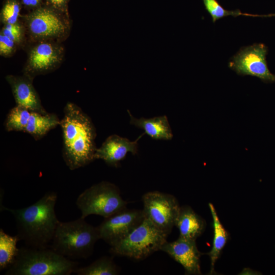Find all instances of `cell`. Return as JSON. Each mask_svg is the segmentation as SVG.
Returning a JSON list of instances; mask_svg holds the SVG:
<instances>
[{
  "instance_id": "cell-22",
  "label": "cell",
  "mask_w": 275,
  "mask_h": 275,
  "mask_svg": "<svg viewBox=\"0 0 275 275\" xmlns=\"http://www.w3.org/2000/svg\"><path fill=\"white\" fill-rule=\"evenodd\" d=\"M205 9L212 18V22L228 16L236 17L243 15L255 17L256 15L242 13L239 10L230 11L225 9L216 0H203Z\"/></svg>"
},
{
  "instance_id": "cell-18",
  "label": "cell",
  "mask_w": 275,
  "mask_h": 275,
  "mask_svg": "<svg viewBox=\"0 0 275 275\" xmlns=\"http://www.w3.org/2000/svg\"><path fill=\"white\" fill-rule=\"evenodd\" d=\"M60 121L54 113L41 114L31 112L24 132L37 141L43 138L50 130L60 125Z\"/></svg>"
},
{
  "instance_id": "cell-24",
  "label": "cell",
  "mask_w": 275,
  "mask_h": 275,
  "mask_svg": "<svg viewBox=\"0 0 275 275\" xmlns=\"http://www.w3.org/2000/svg\"><path fill=\"white\" fill-rule=\"evenodd\" d=\"M20 12V5L17 0H7L1 10V22L4 25L19 21Z\"/></svg>"
},
{
  "instance_id": "cell-28",
  "label": "cell",
  "mask_w": 275,
  "mask_h": 275,
  "mask_svg": "<svg viewBox=\"0 0 275 275\" xmlns=\"http://www.w3.org/2000/svg\"><path fill=\"white\" fill-rule=\"evenodd\" d=\"M272 16H275V13H274V14H268V15H261V17H272Z\"/></svg>"
},
{
  "instance_id": "cell-6",
  "label": "cell",
  "mask_w": 275,
  "mask_h": 275,
  "mask_svg": "<svg viewBox=\"0 0 275 275\" xmlns=\"http://www.w3.org/2000/svg\"><path fill=\"white\" fill-rule=\"evenodd\" d=\"M168 236L145 216L141 224L126 237L111 246L109 252L114 255L143 260L160 250L167 242Z\"/></svg>"
},
{
  "instance_id": "cell-4",
  "label": "cell",
  "mask_w": 275,
  "mask_h": 275,
  "mask_svg": "<svg viewBox=\"0 0 275 275\" xmlns=\"http://www.w3.org/2000/svg\"><path fill=\"white\" fill-rule=\"evenodd\" d=\"M99 239L97 227L93 226L80 217L67 222L60 221L50 248L67 258H87L92 254Z\"/></svg>"
},
{
  "instance_id": "cell-16",
  "label": "cell",
  "mask_w": 275,
  "mask_h": 275,
  "mask_svg": "<svg viewBox=\"0 0 275 275\" xmlns=\"http://www.w3.org/2000/svg\"><path fill=\"white\" fill-rule=\"evenodd\" d=\"M130 116V124L144 130L145 133L154 140H170L173 135L166 116L146 119L134 118L127 110Z\"/></svg>"
},
{
  "instance_id": "cell-2",
  "label": "cell",
  "mask_w": 275,
  "mask_h": 275,
  "mask_svg": "<svg viewBox=\"0 0 275 275\" xmlns=\"http://www.w3.org/2000/svg\"><path fill=\"white\" fill-rule=\"evenodd\" d=\"M57 195L48 192L32 205L20 209L3 207L13 216L17 235L28 246L38 249L49 248L59 221L55 206Z\"/></svg>"
},
{
  "instance_id": "cell-10",
  "label": "cell",
  "mask_w": 275,
  "mask_h": 275,
  "mask_svg": "<svg viewBox=\"0 0 275 275\" xmlns=\"http://www.w3.org/2000/svg\"><path fill=\"white\" fill-rule=\"evenodd\" d=\"M267 47L263 44H254L242 47L231 59L229 67L240 75H250L265 82H275V74L267 66Z\"/></svg>"
},
{
  "instance_id": "cell-1",
  "label": "cell",
  "mask_w": 275,
  "mask_h": 275,
  "mask_svg": "<svg viewBox=\"0 0 275 275\" xmlns=\"http://www.w3.org/2000/svg\"><path fill=\"white\" fill-rule=\"evenodd\" d=\"M60 125L63 134V158L70 170L95 160L96 129L91 118L76 104L65 105Z\"/></svg>"
},
{
  "instance_id": "cell-11",
  "label": "cell",
  "mask_w": 275,
  "mask_h": 275,
  "mask_svg": "<svg viewBox=\"0 0 275 275\" xmlns=\"http://www.w3.org/2000/svg\"><path fill=\"white\" fill-rule=\"evenodd\" d=\"M145 218L142 210L126 208L104 218L97 226L100 239L111 246L126 237Z\"/></svg>"
},
{
  "instance_id": "cell-14",
  "label": "cell",
  "mask_w": 275,
  "mask_h": 275,
  "mask_svg": "<svg viewBox=\"0 0 275 275\" xmlns=\"http://www.w3.org/2000/svg\"><path fill=\"white\" fill-rule=\"evenodd\" d=\"M6 80L11 87L16 105L23 106L31 112L47 113L33 85V79L23 74L22 76L8 75Z\"/></svg>"
},
{
  "instance_id": "cell-23",
  "label": "cell",
  "mask_w": 275,
  "mask_h": 275,
  "mask_svg": "<svg viewBox=\"0 0 275 275\" xmlns=\"http://www.w3.org/2000/svg\"><path fill=\"white\" fill-rule=\"evenodd\" d=\"M0 34L14 41L18 47L21 46L25 40V28L23 22L20 21L15 23L4 24Z\"/></svg>"
},
{
  "instance_id": "cell-12",
  "label": "cell",
  "mask_w": 275,
  "mask_h": 275,
  "mask_svg": "<svg viewBox=\"0 0 275 275\" xmlns=\"http://www.w3.org/2000/svg\"><path fill=\"white\" fill-rule=\"evenodd\" d=\"M160 251L181 264L185 274H201L200 258L203 254L198 250L196 240L179 237L174 241L166 242Z\"/></svg>"
},
{
  "instance_id": "cell-15",
  "label": "cell",
  "mask_w": 275,
  "mask_h": 275,
  "mask_svg": "<svg viewBox=\"0 0 275 275\" xmlns=\"http://www.w3.org/2000/svg\"><path fill=\"white\" fill-rule=\"evenodd\" d=\"M175 226L179 231V237L196 240L204 232L206 222L191 207L184 205L180 206Z\"/></svg>"
},
{
  "instance_id": "cell-7",
  "label": "cell",
  "mask_w": 275,
  "mask_h": 275,
  "mask_svg": "<svg viewBox=\"0 0 275 275\" xmlns=\"http://www.w3.org/2000/svg\"><path fill=\"white\" fill-rule=\"evenodd\" d=\"M127 203L121 197L114 184L102 181L81 193L76 205L81 211V217L95 214L106 218L126 208Z\"/></svg>"
},
{
  "instance_id": "cell-21",
  "label": "cell",
  "mask_w": 275,
  "mask_h": 275,
  "mask_svg": "<svg viewBox=\"0 0 275 275\" xmlns=\"http://www.w3.org/2000/svg\"><path fill=\"white\" fill-rule=\"evenodd\" d=\"M31 114V111L19 105L12 108L8 113L5 127L7 131L24 132Z\"/></svg>"
},
{
  "instance_id": "cell-25",
  "label": "cell",
  "mask_w": 275,
  "mask_h": 275,
  "mask_svg": "<svg viewBox=\"0 0 275 275\" xmlns=\"http://www.w3.org/2000/svg\"><path fill=\"white\" fill-rule=\"evenodd\" d=\"M18 47L17 44L7 37L0 34V55L8 58L12 56Z\"/></svg>"
},
{
  "instance_id": "cell-9",
  "label": "cell",
  "mask_w": 275,
  "mask_h": 275,
  "mask_svg": "<svg viewBox=\"0 0 275 275\" xmlns=\"http://www.w3.org/2000/svg\"><path fill=\"white\" fill-rule=\"evenodd\" d=\"M142 201L145 217L169 235L180 208L177 199L171 194L152 191L145 194Z\"/></svg>"
},
{
  "instance_id": "cell-8",
  "label": "cell",
  "mask_w": 275,
  "mask_h": 275,
  "mask_svg": "<svg viewBox=\"0 0 275 275\" xmlns=\"http://www.w3.org/2000/svg\"><path fill=\"white\" fill-rule=\"evenodd\" d=\"M65 49L61 43L40 41L31 43L28 51L23 75L32 79L57 69L62 63Z\"/></svg>"
},
{
  "instance_id": "cell-17",
  "label": "cell",
  "mask_w": 275,
  "mask_h": 275,
  "mask_svg": "<svg viewBox=\"0 0 275 275\" xmlns=\"http://www.w3.org/2000/svg\"><path fill=\"white\" fill-rule=\"evenodd\" d=\"M208 206L213 219V238L212 249L206 254L210 259L209 274H215V264L229 240V234L221 223L213 205L209 203Z\"/></svg>"
},
{
  "instance_id": "cell-26",
  "label": "cell",
  "mask_w": 275,
  "mask_h": 275,
  "mask_svg": "<svg viewBox=\"0 0 275 275\" xmlns=\"http://www.w3.org/2000/svg\"><path fill=\"white\" fill-rule=\"evenodd\" d=\"M51 5V7L63 13L68 0H47Z\"/></svg>"
},
{
  "instance_id": "cell-27",
  "label": "cell",
  "mask_w": 275,
  "mask_h": 275,
  "mask_svg": "<svg viewBox=\"0 0 275 275\" xmlns=\"http://www.w3.org/2000/svg\"><path fill=\"white\" fill-rule=\"evenodd\" d=\"M43 0H22V3L26 7L37 9L40 7Z\"/></svg>"
},
{
  "instance_id": "cell-19",
  "label": "cell",
  "mask_w": 275,
  "mask_h": 275,
  "mask_svg": "<svg viewBox=\"0 0 275 275\" xmlns=\"http://www.w3.org/2000/svg\"><path fill=\"white\" fill-rule=\"evenodd\" d=\"M17 235H10L0 229V270L8 269L15 261L19 249L16 246L19 241Z\"/></svg>"
},
{
  "instance_id": "cell-3",
  "label": "cell",
  "mask_w": 275,
  "mask_h": 275,
  "mask_svg": "<svg viewBox=\"0 0 275 275\" xmlns=\"http://www.w3.org/2000/svg\"><path fill=\"white\" fill-rule=\"evenodd\" d=\"M77 265L50 248L22 247L5 274L69 275L74 273Z\"/></svg>"
},
{
  "instance_id": "cell-20",
  "label": "cell",
  "mask_w": 275,
  "mask_h": 275,
  "mask_svg": "<svg viewBox=\"0 0 275 275\" xmlns=\"http://www.w3.org/2000/svg\"><path fill=\"white\" fill-rule=\"evenodd\" d=\"M74 273L78 275H116L119 274V269L112 257L103 256L88 266L77 267Z\"/></svg>"
},
{
  "instance_id": "cell-5",
  "label": "cell",
  "mask_w": 275,
  "mask_h": 275,
  "mask_svg": "<svg viewBox=\"0 0 275 275\" xmlns=\"http://www.w3.org/2000/svg\"><path fill=\"white\" fill-rule=\"evenodd\" d=\"M63 13L52 7L40 6L25 15L22 22L30 42L64 41L70 34L71 22Z\"/></svg>"
},
{
  "instance_id": "cell-13",
  "label": "cell",
  "mask_w": 275,
  "mask_h": 275,
  "mask_svg": "<svg viewBox=\"0 0 275 275\" xmlns=\"http://www.w3.org/2000/svg\"><path fill=\"white\" fill-rule=\"evenodd\" d=\"M144 134L141 135L134 141H130L116 134L109 136L101 146L96 149L95 159H100L108 166L118 167L128 152L133 155L138 153V141Z\"/></svg>"
}]
</instances>
